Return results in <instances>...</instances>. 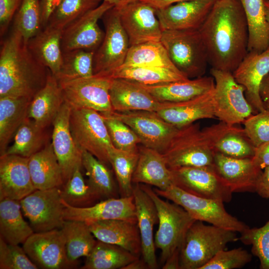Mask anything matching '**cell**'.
Returning a JSON list of instances; mask_svg holds the SVG:
<instances>
[{
	"label": "cell",
	"instance_id": "1",
	"mask_svg": "<svg viewBox=\"0 0 269 269\" xmlns=\"http://www.w3.org/2000/svg\"><path fill=\"white\" fill-rule=\"evenodd\" d=\"M212 68L233 73L248 52V29L240 0H216L199 28Z\"/></svg>",
	"mask_w": 269,
	"mask_h": 269
},
{
	"label": "cell",
	"instance_id": "2",
	"mask_svg": "<svg viewBox=\"0 0 269 269\" xmlns=\"http://www.w3.org/2000/svg\"><path fill=\"white\" fill-rule=\"evenodd\" d=\"M49 72L13 29L0 49V97L32 99L45 85Z\"/></svg>",
	"mask_w": 269,
	"mask_h": 269
},
{
	"label": "cell",
	"instance_id": "3",
	"mask_svg": "<svg viewBox=\"0 0 269 269\" xmlns=\"http://www.w3.org/2000/svg\"><path fill=\"white\" fill-rule=\"evenodd\" d=\"M236 232L196 220L187 231L180 251V269H201L228 243L238 239Z\"/></svg>",
	"mask_w": 269,
	"mask_h": 269
},
{
	"label": "cell",
	"instance_id": "4",
	"mask_svg": "<svg viewBox=\"0 0 269 269\" xmlns=\"http://www.w3.org/2000/svg\"><path fill=\"white\" fill-rule=\"evenodd\" d=\"M139 184L153 200L157 209L158 228L154 244L161 251L160 262L163 265L175 252L181 251L187 231L196 220L181 206L162 199L148 185Z\"/></svg>",
	"mask_w": 269,
	"mask_h": 269
},
{
	"label": "cell",
	"instance_id": "5",
	"mask_svg": "<svg viewBox=\"0 0 269 269\" xmlns=\"http://www.w3.org/2000/svg\"><path fill=\"white\" fill-rule=\"evenodd\" d=\"M160 42L179 71L189 79L203 76L209 60L199 29L163 30Z\"/></svg>",
	"mask_w": 269,
	"mask_h": 269
},
{
	"label": "cell",
	"instance_id": "6",
	"mask_svg": "<svg viewBox=\"0 0 269 269\" xmlns=\"http://www.w3.org/2000/svg\"><path fill=\"white\" fill-rule=\"evenodd\" d=\"M169 168L213 166L215 152L198 123L178 129L162 153Z\"/></svg>",
	"mask_w": 269,
	"mask_h": 269
},
{
	"label": "cell",
	"instance_id": "7",
	"mask_svg": "<svg viewBox=\"0 0 269 269\" xmlns=\"http://www.w3.org/2000/svg\"><path fill=\"white\" fill-rule=\"evenodd\" d=\"M70 127L74 140L108 166L109 153L115 147L103 115L90 109L71 108Z\"/></svg>",
	"mask_w": 269,
	"mask_h": 269
},
{
	"label": "cell",
	"instance_id": "8",
	"mask_svg": "<svg viewBox=\"0 0 269 269\" xmlns=\"http://www.w3.org/2000/svg\"><path fill=\"white\" fill-rule=\"evenodd\" d=\"M153 190L161 197L181 206L196 220L240 233L249 227L228 213L221 201L196 196L174 185L165 190Z\"/></svg>",
	"mask_w": 269,
	"mask_h": 269
},
{
	"label": "cell",
	"instance_id": "9",
	"mask_svg": "<svg viewBox=\"0 0 269 269\" xmlns=\"http://www.w3.org/2000/svg\"><path fill=\"white\" fill-rule=\"evenodd\" d=\"M210 73L215 82V119L236 125L257 113L246 99L245 88L235 80L232 73L211 68Z\"/></svg>",
	"mask_w": 269,
	"mask_h": 269
},
{
	"label": "cell",
	"instance_id": "10",
	"mask_svg": "<svg viewBox=\"0 0 269 269\" xmlns=\"http://www.w3.org/2000/svg\"><path fill=\"white\" fill-rule=\"evenodd\" d=\"M105 32L94 56V74L110 77L124 64L130 47L118 9L113 7L103 16Z\"/></svg>",
	"mask_w": 269,
	"mask_h": 269
},
{
	"label": "cell",
	"instance_id": "11",
	"mask_svg": "<svg viewBox=\"0 0 269 269\" xmlns=\"http://www.w3.org/2000/svg\"><path fill=\"white\" fill-rule=\"evenodd\" d=\"M112 79L108 76L94 74L89 77L58 82L64 101L71 108L90 109L107 115L114 112L110 97Z\"/></svg>",
	"mask_w": 269,
	"mask_h": 269
},
{
	"label": "cell",
	"instance_id": "12",
	"mask_svg": "<svg viewBox=\"0 0 269 269\" xmlns=\"http://www.w3.org/2000/svg\"><path fill=\"white\" fill-rule=\"evenodd\" d=\"M173 185L197 196L228 203L231 190L213 166H186L169 168Z\"/></svg>",
	"mask_w": 269,
	"mask_h": 269
},
{
	"label": "cell",
	"instance_id": "13",
	"mask_svg": "<svg viewBox=\"0 0 269 269\" xmlns=\"http://www.w3.org/2000/svg\"><path fill=\"white\" fill-rule=\"evenodd\" d=\"M20 203L34 232L61 229L65 221L60 187L35 190L20 200Z\"/></svg>",
	"mask_w": 269,
	"mask_h": 269
},
{
	"label": "cell",
	"instance_id": "14",
	"mask_svg": "<svg viewBox=\"0 0 269 269\" xmlns=\"http://www.w3.org/2000/svg\"><path fill=\"white\" fill-rule=\"evenodd\" d=\"M113 117L129 126L138 135L143 145L163 153L178 128L162 118L156 112H113Z\"/></svg>",
	"mask_w": 269,
	"mask_h": 269
},
{
	"label": "cell",
	"instance_id": "15",
	"mask_svg": "<svg viewBox=\"0 0 269 269\" xmlns=\"http://www.w3.org/2000/svg\"><path fill=\"white\" fill-rule=\"evenodd\" d=\"M22 247L38 268L63 269L75 266L68 259L65 238L61 229L34 232Z\"/></svg>",
	"mask_w": 269,
	"mask_h": 269
},
{
	"label": "cell",
	"instance_id": "16",
	"mask_svg": "<svg viewBox=\"0 0 269 269\" xmlns=\"http://www.w3.org/2000/svg\"><path fill=\"white\" fill-rule=\"evenodd\" d=\"M113 7L111 3L103 1L97 7L65 27L61 38L62 52L80 49L95 52L105 35L98 21Z\"/></svg>",
	"mask_w": 269,
	"mask_h": 269
},
{
	"label": "cell",
	"instance_id": "17",
	"mask_svg": "<svg viewBox=\"0 0 269 269\" xmlns=\"http://www.w3.org/2000/svg\"><path fill=\"white\" fill-rule=\"evenodd\" d=\"M117 8L130 47L150 41H160L163 31L156 9L152 6L139 0Z\"/></svg>",
	"mask_w": 269,
	"mask_h": 269
},
{
	"label": "cell",
	"instance_id": "18",
	"mask_svg": "<svg viewBox=\"0 0 269 269\" xmlns=\"http://www.w3.org/2000/svg\"><path fill=\"white\" fill-rule=\"evenodd\" d=\"M70 112L71 107L64 102L52 123L51 143L61 169L64 184L77 168L83 167L82 150L76 143L70 130Z\"/></svg>",
	"mask_w": 269,
	"mask_h": 269
},
{
	"label": "cell",
	"instance_id": "19",
	"mask_svg": "<svg viewBox=\"0 0 269 269\" xmlns=\"http://www.w3.org/2000/svg\"><path fill=\"white\" fill-rule=\"evenodd\" d=\"M64 205V220H73L86 223L107 220H125L137 222L133 196L111 198L103 200L92 206L75 208L62 199Z\"/></svg>",
	"mask_w": 269,
	"mask_h": 269
},
{
	"label": "cell",
	"instance_id": "20",
	"mask_svg": "<svg viewBox=\"0 0 269 269\" xmlns=\"http://www.w3.org/2000/svg\"><path fill=\"white\" fill-rule=\"evenodd\" d=\"M216 0H192L174 3L156 9L162 31L199 29Z\"/></svg>",
	"mask_w": 269,
	"mask_h": 269
},
{
	"label": "cell",
	"instance_id": "21",
	"mask_svg": "<svg viewBox=\"0 0 269 269\" xmlns=\"http://www.w3.org/2000/svg\"><path fill=\"white\" fill-rule=\"evenodd\" d=\"M29 158L15 154L0 156V201H20L36 190L28 166Z\"/></svg>",
	"mask_w": 269,
	"mask_h": 269
},
{
	"label": "cell",
	"instance_id": "22",
	"mask_svg": "<svg viewBox=\"0 0 269 269\" xmlns=\"http://www.w3.org/2000/svg\"><path fill=\"white\" fill-rule=\"evenodd\" d=\"M213 167L233 193L256 192L263 170L251 158H238L215 152Z\"/></svg>",
	"mask_w": 269,
	"mask_h": 269
},
{
	"label": "cell",
	"instance_id": "23",
	"mask_svg": "<svg viewBox=\"0 0 269 269\" xmlns=\"http://www.w3.org/2000/svg\"><path fill=\"white\" fill-rule=\"evenodd\" d=\"M269 73V48L262 53L248 52L232 73L245 89L246 99L256 112L265 110L260 94L264 78Z\"/></svg>",
	"mask_w": 269,
	"mask_h": 269
},
{
	"label": "cell",
	"instance_id": "24",
	"mask_svg": "<svg viewBox=\"0 0 269 269\" xmlns=\"http://www.w3.org/2000/svg\"><path fill=\"white\" fill-rule=\"evenodd\" d=\"M133 196L135 207L137 224L139 231L143 260L150 269L158 268L155 253L154 225L158 222L155 205L139 184H135Z\"/></svg>",
	"mask_w": 269,
	"mask_h": 269
},
{
	"label": "cell",
	"instance_id": "25",
	"mask_svg": "<svg viewBox=\"0 0 269 269\" xmlns=\"http://www.w3.org/2000/svg\"><path fill=\"white\" fill-rule=\"evenodd\" d=\"M110 97L114 111L157 112L164 102L153 97L140 84L123 78H112Z\"/></svg>",
	"mask_w": 269,
	"mask_h": 269
},
{
	"label": "cell",
	"instance_id": "26",
	"mask_svg": "<svg viewBox=\"0 0 269 269\" xmlns=\"http://www.w3.org/2000/svg\"><path fill=\"white\" fill-rule=\"evenodd\" d=\"M202 130L214 152L238 158H252L254 155L256 147L244 128L220 122Z\"/></svg>",
	"mask_w": 269,
	"mask_h": 269
},
{
	"label": "cell",
	"instance_id": "27",
	"mask_svg": "<svg viewBox=\"0 0 269 269\" xmlns=\"http://www.w3.org/2000/svg\"><path fill=\"white\" fill-rule=\"evenodd\" d=\"M214 88L193 99L178 102H164L156 112L164 120L179 129L197 120L215 119Z\"/></svg>",
	"mask_w": 269,
	"mask_h": 269
},
{
	"label": "cell",
	"instance_id": "28",
	"mask_svg": "<svg viewBox=\"0 0 269 269\" xmlns=\"http://www.w3.org/2000/svg\"><path fill=\"white\" fill-rule=\"evenodd\" d=\"M87 224L97 240L120 246L139 257L141 247L137 222L115 219Z\"/></svg>",
	"mask_w": 269,
	"mask_h": 269
},
{
	"label": "cell",
	"instance_id": "29",
	"mask_svg": "<svg viewBox=\"0 0 269 269\" xmlns=\"http://www.w3.org/2000/svg\"><path fill=\"white\" fill-rule=\"evenodd\" d=\"M138 151L133 183L151 185L161 190L173 185L171 171L162 153L144 145L138 147Z\"/></svg>",
	"mask_w": 269,
	"mask_h": 269
},
{
	"label": "cell",
	"instance_id": "30",
	"mask_svg": "<svg viewBox=\"0 0 269 269\" xmlns=\"http://www.w3.org/2000/svg\"><path fill=\"white\" fill-rule=\"evenodd\" d=\"M64 102L59 83L49 71L45 85L31 100L27 117L46 128L52 124Z\"/></svg>",
	"mask_w": 269,
	"mask_h": 269
},
{
	"label": "cell",
	"instance_id": "31",
	"mask_svg": "<svg viewBox=\"0 0 269 269\" xmlns=\"http://www.w3.org/2000/svg\"><path fill=\"white\" fill-rule=\"evenodd\" d=\"M140 84L156 99L162 102L187 101L208 92L215 87L212 76H202L152 85Z\"/></svg>",
	"mask_w": 269,
	"mask_h": 269
},
{
	"label": "cell",
	"instance_id": "32",
	"mask_svg": "<svg viewBox=\"0 0 269 269\" xmlns=\"http://www.w3.org/2000/svg\"><path fill=\"white\" fill-rule=\"evenodd\" d=\"M28 166L36 190L61 187L63 185L61 169L51 142L29 157Z\"/></svg>",
	"mask_w": 269,
	"mask_h": 269
},
{
	"label": "cell",
	"instance_id": "33",
	"mask_svg": "<svg viewBox=\"0 0 269 269\" xmlns=\"http://www.w3.org/2000/svg\"><path fill=\"white\" fill-rule=\"evenodd\" d=\"M62 31L47 25L27 43L28 48L35 58L54 76L59 73L62 63Z\"/></svg>",
	"mask_w": 269,
	"mask_h": 269
},
{
	"label": "cell",
	"instance_id": "34",
	"mask_svg": "<svg viewBox=\"0 0 269 269\" xmlns=\"http://www.w3.org/2000/svg\"><path fill=\"white\" fill-rule=\"evenodd\" d=\"M32 99L22 97H0V154L3 155L10 140L25 119Z\"/></svg>",
	"mask_w": 269,
	"mask_h": 269
},
{
	"label": "cell",
	"instance_id": "35",
	"mask_svg": "<svg viewBox=\"0 0 269 269\" xmlns=\"http://www.w3.org/2000/svg\"><path fill=\"white\" fill-rule=\"evenodd\" d=\"M20 201H0V238L6 243L23 244L34 232L23 219Z\"/></svg>",
	"mask_w": 269,
	"mask_h": 269
},
{
	"label": "cell",
	"instance_id": "36",
	"mask_svg": "<svg viewBox=\"0 0 269 269\" xmlns=\"http://www.w3.org/2000/svg\"><path fill=\"white\" fill-rule=\"evenodd\" d=\"M248 29V52L262 53L269 48V25L264 0H240Z\"/></svg>",
	"mask_w": 269,
	"mask_h": 269
},
{
	"label": "cell",
	"instance_id": "37",
	"mask_svg": "<svg viewBox=\"0 0 269 269\" xmlns=\"http://www.w3.org/2000/svg\"><path fill=\"white\" fill-rule=\"evenodd\" d=\"M138 258L120 246L97 240L81 269H123Z\"/></svg>",
	"mask_w": 269,
	"mask_h": 269
},
{
	"label": "cell",
	"instance_id": "38",
	"mask_svg": "<svg viewBox=\"0 0 269 269\" xmlns=\"http://www.w3.org/2000/svg\"><path fill=\"white\" fill-rule=\"evenodd\" d=\"M61 229L65 238L68 259L75 265L79 258L90 254L97 240L84 222L65 220Z\"/></svg>",
	"mask_w": 269,
	"mask_h": 269
},
{
	"label": "cell",
	"instance_id": "39",
	"mask_svg": "<svg viewBox=\"0 0 269 269\" xmlns=\"http://www.w3.org/2000/svg\"><path fill=\"white\" fill-rule=\"evenodd\" d=\"M45 129L32 119L26 118L15 133L13 142L5 154L29 158L48 143Z\"/></svg>",
	"mask_w": 269,
	"mask_h": 269
},
{
	"label": "cell",
	"instance_id": "40",
	"mask_svg": "<svg viewBox=\"0 0 269 269\" xmlns=\"http://www.w3.org/2000/svg\"><path fill=\"white\" fill-rule=\"evenodd\" d=\"M110 77L126 79L146 85L189 79L180 71L150 66H121L113 72Z\"/></svg>",
	"mask_w": 269,
	"mask_h": 269
},
{
	"label": "cell",
	"instance_id": "41",
	"mask_svg": "<svg viewBox=\"0 0 269 269\" xmlns=\"http://www.w3.org/2000/svg\"><path fill=\"white\" fill-rule=\"evenodd\" d=\"M82 166L88 177L87 183L99 199L117 197V187L107 165L82 150Z\"/></svg>",
	"mask_w": 269,
	"mask_h": 269
},
{
	"label": "cell",
	"instance_id": "42",
	"mask_svg": "<svg viewBox=\"0 0 269 269\" xmlns=\"http://www.w3.org/2000/svg\"><path fill=\"white\" fill-rule=\"evenodd\" d=\"M135 66L162 67L180 71L172 62L160 41H150L131 46L122 66Z\"/></svg>",
	"mask_w": 269,
	"mask_h": 269
},
{
	"label": "cell",
	"instance_id": "43",
	"mask_svg": "<svg viewBox=\"0 0 269 269\" xmlns=\"http://www.w3.org/2000/svg\"><path fill=\"white\" fill-rule=\"evenodd\" d=\"M94 54V51L80 49L62 52L60 69L55 77L62 82L93 76Z\"/></svg>",
	"mask_w": 269,
	"mask_h": 269
},
{
	"label": "cell",
	"instance_id": "44",
	"mask_svg": "<svg viewBox=\"0 0 269 269\" xmlns=\"http://www.w3.org/2000/svg\"><path fill=\"white\" fill-rule=\"evenodd\" d=\"M139 151H126L115 147L109 153V162L114 171L121 197L133 195L132 178L138 159Z\"/></svg>",
	"mask_w": 269,
	"mask_h": 269
},
{
	"label": "cell",
	"instance_id": "45",
	"mask_svg": "<svg viewBox=\"0 0 269 269\" xmlns=\"http://www.w3.org/2000/svg\"><path fill=\"white\" fill-rule=\"evenodd\" d=\"M81 168H77L71 177L60 187L62 199L75 208L90 207L99 199L85 181Z\"/></svg>",
	"mask_w": 269,
	"mask_h": 269
},
{
	"label": "cell",
	"instance_id": "46",
	"mask_svg": "<svg viewBox=\"0 0 269 269\" xmlns=\"http://www.w3.org/2000/svg\"><path fill=\"white\" fill-rule=\"evenodd\" d=\"M42 29L40 0H22L14 16L13 30L27 44Z\"/></svg>",
	"mask_w": 269,
	"mask_h": 269
},
{
	"label": "cell",
	"instance_id": "47",
	"mask_svg": "<svg viewBox=\"0 0 269 269\" xmlns=\"http://www.w3.org/2000/svg\"><path fill=\"white\" fill-rule=\"evenodd\" d=\"M104 0H62L47 25L63 30L70 23L99 6Z\"/></svg>",
	"mask_w": 269,
	"mask_h": 269
},
{
	"label": "cell",
	"instance_id": "48",
	"mask_svg": "<svg viewBox=\"0 0 269 269\" xmlns=\"http://www.w3.org/2000/svg\"><path fill=\"white\" fill-rule=\"evenodd\" d=\"M102 115L116 148L126 151L138 150V144L141 143V140L129 126L111 114Z\"/></svg>",
	"mask_w": 269,
	"mask_h": 269
},
{
	"label": "cell",
	"instance_id": "49",
	"mask_svg": "<svg viewBox=\"0 0 269 269\" xmlns=\"http://www.w3.org/2000/svg\"><path fill=\"white\" fill-rule=\"evenodd\" d=\"M240 234L239 240L252 246V253L260 260V268L269 269V220L261 227H248Z\"/></svg>",
	"mask_w": 269,
	"mask_h": 269
},
{
	"label": "cell",
	"instance_id": "50",
	"mask_svg": "<svg viewBox=\"0 0 269 269\" xmlns=\"http://www.w3.org/2000/svg\"><path fill=\"white\" fill-rule=\"evenodd\" d=\"M0 269H37L23 247L6 243L0 238Z\"/></svg>",
	"mask_w": 269,
	"mask_h": 269
},
{
	"label": "cell",
	"instance_id": "51",
	"mask_svg": "<svg viewBox=\"0 0 269 269\" xmlns=\"http://www.w3.org/2000/svg\"><path fill=\"white\" fill-rule=\"evenodd\" d=\"M252 260V255L242 248L223 250L216 255L201 269H234L241 268Z\"/></svg>",
	"mask_w": 269,
	"mask_h": 269
},
{
	"label": "cell",
	"instance_id": "52",
	"mask_svg": "<svg viewBox=\"0 0 269 269\" xmlns=\"http://www.w3.org/2000/svg\"><path fill=\"white\" fill-rule=\"evenodd\" d=\"M243 124L247 136L256 147L269 141V111L254 114Z\"/></svg>",
	"mask_w": 269,
	"mask_h": 269
},
{
	"label": "cell",
	"instance_id": "53",
	"mask_svg": "<svg viewBox=\"0 0 269 269\" xmlns=\"http://www.w3.org/2000/svg\"><path fill=\"white\" fill-rule=\"evenodd\" d=\"M22 0H0V34L3 36L19 7Z\"/></svg>",
	"mask_w": 269,
	"mask_h": 269
},
{
	"label": "cell",
	"instance_id": "54",
	"mask_svg": "<svg viewBox=\"0 0 269 269\" xmlns=\"http://www.w3.org/2000/svg\"><path fill=\"white\" fill-rule=\"evenodd\" d=\"M255 165L263 170L269 166V141L256 147L254 156L251 158Z\"/></svg>",
	"mask_w": 269,
	"mask_h": 269
},
{
	"label": "cell",
	"instance_id": "55",
	"mask_svg": "<svg viewBox=\"0 0 269 269\" xmlns=\"http://www.w3.org/2000/svg\"><path fill=\"white\" fill-rule=\"evenodd\" d=\"M62 0H40V10L42 29L48 24L49 18Z\"/></svg>",
	"mask_w": 269,
	"mask_h": 269
},
{
	"label": "cell",
	"instance_id": "56",
	"mask_svg": "<svg viewBox=\"0 0 269 269\" xmlns=\"http://www.w3.org/2000/svg\"><path fill=\"white\" fill-rule=\"evenodd\" d=\"M256 192L262 197L269 199V166L262 171L258 182Z\"/></svg>",
	"mask_w": 269,
	"mask_h": 269
},
{
	"label": "cell",
	"instance_id": "57",
	"mask_svg": "<svg viewBox=\"0 0 269 269\" xmlns=\"http://www.w3.org/2000/svg\"><path fill=\"white\" fill-rule=\"evenodd\" d=\"M260 94L265 109L269 111V73L262 82Z\"/></svg>",
	"mask_w": 269,
	"mask_h": 269
},
{
	"label": "cell",
	"instance_id": "58",
	"mask_svg": "<svg viewBox=\"0 0 269 269\" xmlns=\"http://www.w3.org/2000/svg\"><path fill=\"white\" fill-rule=\"evenodd\" d=\"M180 253L177 251L172 255L164 263L163 269H180Z\"/></svg>",
	"mask_w": 269,
	"mask_h": 269
},
{
	"label": "cell",
	"instance_id": "59",
	"mask_svg": "<svg viewBox=\"0 0 269 269\" xmlns=\"http://www.w3.org/2000/svg\"><path fill=\"white\" fill-rule=\"evenodd\" d=\"M152 6L156 9L180 1L192 0H140Z\"/></svg>",
	"mask_w": 269,
	"mask_h": 269
},
{
	"label": "cell",
	"instance_id": "60",
	"mask_svg": "<svg viewBox=\"0 0 269 269\" xmlns=\"http://www.w3.org/2000/svg\"><path fill=\"white\" fill-rule=\"evenodd\" d=\"M149 269L148 266L144 262V261L142 259H139L138 258L135 260L132 263H130L126 267H125L123 269Z\"/></svg>",
	"mask_w": 269,
	"mask_h": 269
},
{
	"label": "cell",
	"instance_id": "61",
	"mask_svg": "<svg viewBox=\"0 0 269 269\" xmlns=\"http://www.w3.org/2000/svg\"><path fill=\"white\" fill-rule=\"evenodd\" d=\"M139 0H104L117 8L122 7L130 3Z\"/></svg>",
	"mask_w": 269,
	"mask_h": 269
},
{
	"label": "cell",
	"instance_id": "62",
	"mask_svg": "<svg viewBox=\"0 0 269 269\" xmlns=\"http://www.w3.org/2000/svg\"><path fill=\"white\" fill-rule=\"evenodd\" d=\"M265 11L266 19L269 25V3L264 0Z\"/></svg>",
	"mask_w": 269,
	"mask_h": 269
},
{
	"label": "cell",
	"instance_id": "63",
	"mask_svg": "<svg viewBox=\"0 0 269 269\" xmlns=\"http://www.w3.org/2000/svg\"><path fill=\"white\" fill-rule=\"evenodd\" d=\"M266 2L269 3V0H265Z\"/></svg>",
	"mask_w": 269,
	"mask_h": 269
}]
</instances>
